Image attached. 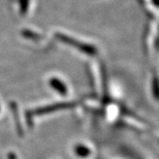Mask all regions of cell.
I'll return each mask as SVG.
<instances>
[{
  "mask_svg": "<svg viewBox=\"0 0 159 159\" xmlns=\"http://www.w3.org/2000/svg\"><path fill=\"white\" fill-rule=\"evenodd\" d=\"M55 35H56V37L59 41H61V42L66 43V44H69V45L76 47V48L79 49L80 51H83V52H85L87 54L93 55V54H96L97 53V49L94 46L90 45V44H87V43H80L79 41L74 39V38L70 37V36L66 35V34H62V33H56Z\"/></svg>",
  "mask_w": 159,
  "mask_h": 159,
  "instance_id": "obj_1",
  "label": "cell"
},
{
  "mask_svg": "<svg viewBox=\"0 0 159 159\" xmlns=\"http://www.w3.org/2000/svg\"><path fill=\"white\" fill-rule=\"evenodd\" d=\"M21 34H22L24 37H26V38H29V39H33V40H36L40 38V34H36V33H34L33 31H31V30H29V29H24L22 30V32H21Z\"/></svg>",
  "mask_w": 159,
  "mask_h": 159,
  "instance_id": "obj_2",
  "label": "cell"
},
{
  "mask_svg": "<svg viewBox=\"0 0 159 159\" xmlns=\"http://www.w3.org/2000/svg\"><path fill=\"white\" fill-rule=\"evenodd\" d=\"M20 13L24 15L27 13V11L29 10V0H20Z\"/></svg>",
  "mask_w": 159,
  "mask_h": 159,
  "instance_id": "obj_3",
  "label": "cell"
}]
</instances>
